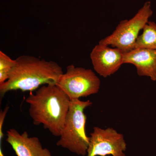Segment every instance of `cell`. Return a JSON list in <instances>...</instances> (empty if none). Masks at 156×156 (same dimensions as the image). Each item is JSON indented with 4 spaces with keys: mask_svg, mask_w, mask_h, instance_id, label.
<instances>
[{
    "mask_svg": "<svg viewBox=\"0 0 156 156\" xmlns=\"http://www.w3.org/2000/svg\"><path fill=\"white\" fill-rule=\"evenodd\" d=\"M70 100L55 84L40 87L26 99L29 113L36 126L43 125L54 136H60L69 110Z\"/></svg>",
    "mask_w": 156,
    "mask_h": 156,
    "instance_id": "1",
    "label": "cell"
},
{
    "mask_svg": "<svg viewBox=\"0 0 156 156\" xmlns=\"http://www.w3.org/2000/svg\"><path fill=\"white\" fill-rule=\"evenodd\" d=\"M134 65L140 76H147L156 81V50L134 48L124 53V64Z\"/></svg>",
    "mask_w": 156,
    "mask_h": 156,
    "instance_id": "9",
    "label": "cell"
},
{
    "mask_svg": "<svg viewBox=\"0 0 156 156\" xmlns=\"http://www.w3.org/2000/svg\"><path fill=\"white\" fill-rule=\"evenodd\" d=\"M152 14L151 2H146L134 17L121 21L111 34L101 39L98 43L111 45L124 53L131 51L134 49L140 32L148 22Z\"/></svg>",
    "mask_w": 156,
    "mask_h": 156,
    "instance_id": "4",
    "label": "cell"
},
{
    "mask_svg": "<svg viewBox=\"0 0 156 156\" xmlns=\"http://www.w3.org/2000/svg\"><path fill=\"white\" fill-rule=\"evenodd\" d=\"M6 141L17 156H52L48 149L42 146L37 136H29L27 131L22 134L14 128L7 131Z\"/></svg>",
    "mask_w": 156,
    "mask_h": 156,
    "instance_id": "8",
    "label": "cell"
},
{
    "mask_svg": "<svg viewBox=\"0 0 156 156\" xmlns=\"http://www.w3.org/2000/svg\"><path fill=\"white\" fill-rule=\"evenodd\" d=\"M8 80L0 85L1 100L11 91L33 92L47 84H56L63 73L55 62L47 61L33 56L23 55L16 59Z\"/></svg>",
    "mask_w": 156,
    "mask_h": 156,
    "instance_id": "2",
    "label": "cell"
},
{
    "mask_svg": "<svg viewBox=\"0 0 156 156\" xmlns=\"http://www.w3.org/2000/svg\"><path fill=\"white\" fill-rule=\"evenodd\" d=\"M70 101L69 110L56 145L78 155L85 156L87 154L89 136L86 133L87 118L84 111L91 106L92 102L80 99Z\"/></svg>",
    "mask_w": 156,
    "mask_h": 156,
    "instance_id": "3",
    "label": "cell"
},
{
    "mask_svg": "<svg viewBox=\"0 0 156 156\" xmlns=\"http://www.w3.org/2000/svg\"><path fill=\"white\" fill-rule=\"evenodd\" d=\"M108 46L98 43L90 53L93 68L104 78L114 74L124 64V52L118 48Z\"/></svg>",
    "mask_w": 156,
    "mask_h": 156,
    "instance_id": "7",
    "label": "cell"
},
{
    "mask_svg": "<svg viewBox=\"0 0 156 156\" xmlns=\"http://www.w3.org/2000/svg\"><path fill=\"white\" fill-rule=\"evenodd\" d=\"M0 156H5L3 154L2 150V147H0Z\"/></svg>",
    "mask_w": 156,
    "mask_h": 156,
    "instance_id": "13",
    "label": "cell"
},
{
    "mask_svg": "<svg viewBox=\"0 0 156 156\" xmlns=\"http://www.w3.org/2000/svg\"><path fill=\"white\" fill-rule=\"evenodd\" d=\"M124 135L113 128L95 127L89 136L87 156H126Z\"/></svg>",
    "mask_w": 156,
    "mask_h": 156,
    "instance_id": "6",
    "label": "cell"
},
{
    "mask_svg": "<svg viewBox=\"0 0 156 156\" xmlns=\"http://www.w3.org/2000/svg\"><path fill=\"white\" fill-rule=\"evenodd\" d=\"M56 85L73 100L97 94L101 81L92 70L72 64L67 66L66 72L60 76Z\"/></svg>",
    "mask_w": 156,
    "mask_h": 156,
    "instance_id": "5",
    "label": "cell"
},
{
    "mask_svg": "<svg viewBox=\"0 0 156 156\" xmlns=\"http://www.w3.org/2000/svg\"><path fill=\"white\" fill-rule=\"evenodd\" d=\"M139 35L134 48H146L156 50V23L149 21Z\"/></svg>",
    "mask_w": 156,
    "mask_h": 156,
    "instance_id": "10",
    "label": "cell"
},
{
    "mask_svg": "<svg viewBox=\"0 0 156 156\" xmlns=\"http://www.w3.org/2000/svg\"><path fill=\"white\" fill-rule=\"evenodd\" d=\"M16 62V59H12L3 51H0V85L8 80Z\"/></svg>",
    "mask_w": 156,
    "mask_h": 156,
    "instance_id": "11",
    "label": "cell"
},
{
    "mask_svg": "<svg viewBox=\"0 0 156 156\" xmlns=\"http://www.w3.org/2000/svg\"><path fill=\"white\" fill-rule=\"evenodd\" d=\"M9 109V107L7 106L5 108L4 110L1 111L0 112V141L1 143L4 136L2 130L3 124L5 122V119Z\"/></svg>",
    "mask_w": 156,
    "mask_h": 156,
    "instance_id": "12",
    "label": "cell"
}]
</instances>
